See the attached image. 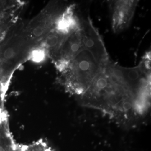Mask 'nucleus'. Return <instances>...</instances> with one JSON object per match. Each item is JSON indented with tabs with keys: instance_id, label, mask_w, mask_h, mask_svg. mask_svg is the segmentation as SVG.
Returning <instances> with one entry per match:
<instances>
[{
	"instance_id": "nucleus-1",
	"label": "nucleus",
	"mask_w": 151,
	"mask_h": 151,
	"mask_svg": "<svg viewBox=\"0 0 151 151\" xmlns=\"http://www.w3.org/2000/svg\"><path fill=\"white\" fill-rule=\"evenodd\" d=\"M102 67L89 51L83 50L62 71L65 85L73 93L84 94Z\"/></svg>"
},
{
	"instance_id": "nucleus-2",
	"label": "nucleus",
	"mask_w": 151,
	"mask_h": 151,
	"mask_svg": "<svg viewBox=\"0 0 151 151\" xmlns=\"http://www.w3.org/2000/svg\"><path fill=\"white\" fill-rule=\"evenodd\" d=\"M146 55L140 64L136 67H122L109 60L105 65L109 73L119 84L138 95L146 91L149 86L150 59Z\"/></svg>"
},
{
	"instance_id": "nucleus-3",
	"label": "nucleus",
	"mask_w": 151,
	"mask_h": 151,
	"mask_svg": "<svg viewBox=\"0 0 151 151\" xmlns=\"http://www.w3.org/2000/svg\"><path fill=\"white\" fill-rule=\"evenodd\" d=\"M38 45V42L30 35L26 27L22 26L19 28L14 29L3 53V59L7 65L6 73L8 78Z\"/></svg>"
},
{
	"instance_id": "nucleus-4",
	"label": "nucleus",
	"mask_w": 151,
	"mask_h": 151,
	"mask_svg": "<svg viewBox=\"0 0 151 151\" xmlns=\"http://www.w3.org/2000/svg\"><path fill=\"white\" fill-rule=\"evenodd\" d=\"M81 40L84 49L89 51L101 66L110 60L102 37L89 18L81 19L80 26Z\"/></svg>"
},
{
	"instance_id": "nucleus-5",
	"label": "nucleus",
	"mask_w": 151,
	"mask_h": 151,
	"mask_svg": "<svg viewBox=\"0 0 151 151\" xmlns=\"http://www.w3.org/2000/svg\"><path fill=\"white\" fill-rule=\"evenodd\" d=\"M139 1H110L112 26L116 33L129 27L134 15Z\"/></svg>"
},
{
	"instance_id": "nucleus-6",
	"label": "nucleus",
	"mask_w": 151,
	"mask_h": 151,
	"mask_svg": "<svg viewBox=\"0 0 151 151\" xmlns=\"http://www.w3.org/2000/svg\"><path fill=\"white\" fill-rule=\"evenodd\" d=\"M83 50L84 48L79 27L68 36L52 58L59 70L63 71Z\"/></svg>"
},
{
	"instance_id": "nucleus-7",
	"label": "nucleus",
	"mask_w": 151,
	"mask_h": 151,
	"mask_svg": "<svg viewBox=\"0 0 151 151\" xmlns=\"http://www.w3.org/2000/svg\"><path fill=\"white\" fill-rule=\"evenodd\" d=\"M132 107V104L129 101H126L123 104V108L125 111L130 110Z\"/></svg>"
}]
</instances>
